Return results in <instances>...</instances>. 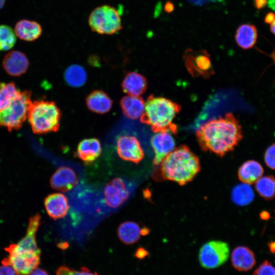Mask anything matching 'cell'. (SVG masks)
<instances>
[{
	"instance_id": "cell-1",
	"label": "cell",
	"mask_w": 275,
	"mask_h": 275,
	"mask_svg": "<svg viewBox=\"0 0 275 275\" xmlns=\"http://www.w3.org/2000/svg\"><path fill=\"white\" fill-rule=\"evenodd\" d=\"M196 134L203 150L219 156L232 151L243 137L239 121L230 113L208 121L200 127Z\"/></svg>"
},
{
	"instance_id": "cell-2",
	"label": "cell",
	"mask_w": 275,
	"mask_h": 275,
	"mask_svg": "<svg viewBox=\"0 0 275 275\" xmlns=\"http://www.w3.org/2000/svg\"><path fill=\"white\" fill-rule=\"evenodd\" d=\"M40 221L39 213L32 216L24 237L17 243L5 248L9 255L4 259L2 264L12 266L18 275H29L40 264L41 250L38 246L36 235Z\"/></svg>"
},
{
	"instance_id": "cell-3",
	"label": "cell",
	"mask_w": 275,
	"mask_h": 275,
	"mask_svg": "<svg viewBox=\"0 0 275 275\" xmlns=\"http://www.w3.org/2000/svg\"><path fill=\"white\" fill-rule=\"evenodd\" d=\"M160 164L162 177L181 185L190 181L200 169L198 157L185 145L175 149Z\"/></svg>"
},
{
	"instance_id": "cell-4",
	"label": "cell",
	"mask_w": 275,
	"mask_h": 275,
	"mask_svg": "<svg viewBox=\"0 0 275 275\" xmlns=\"http://www.w3.org/2000/svg\"><path fill=\"white\" fill-rule=\"evenodd\" d=\"M181 108L179 104L169 99L150 95L145 103L140 120L150 126L155 133L168 131L176 134L177 127L173 121Z\"/></svg>"
},
{
	"instance_id": "cell-5",
	"label": "cell",
	"mask_w": 275,
	"mask_h": 275,
	"mask_svg": "<svg viewBox=\"0 0 275 275\" xmlns=\"http://www.w3.org/2000/svg\"><path fill=\"white\" fill-rule=\"evenodd\" d=\"M61 117L60 109L54 102L42 100L32 102L28 114L32 131L37 134L57 131Z\"/></svg>"
},
{
	"instance_id": "cell-6",
	"label": "cell",
	"mask_w": 275,
	"mask_h": 275,
	"mask_svg": "<svg viewBox=\"0 0 275 275\" xmlns=\"http://www.w3.org/2000/svg\"><path fill=\"white\" fill-rule=\"evenodd\" d=\"M88 23L93 32L101 35L115 34L122 28L120 12L108 5L95 8L89 15Z\"/></svg>"
},
{
	"instance_id": "cell-7",
	"label": "cell",
	"mask_w": 275,
	"mask_h": 275,
	"mask_svg": "<svg viewBox=\"0 0 275 275\" xmlns=\"http://www.w3.org/2000/svg\"><path fill=\"white\" fill-rule=\"evenodd\" d=\"M32 102L30 91L21 92L7 108L0 112V127H5L9 131L19 129L28 118Z\"/></svg>"
},
{
	"instance_id": "cell-8",
	"label": "cell",
	"mask_w": 275,
	"mask_h": 275,
	"mask_svg": "<svg viewBox=\"0 0 275 275\" xmlns=\"http://www.w3.org/2000/svg\"><path fill=\"white\" fill-rule=\"evenodd\" d=\"M230 255L229 244L219 240H211L204 244L198 255L201 266L206 269H213L224 264Z\"/></svg>"
},
{
	"instance_id": "cell-9",
	"label": "cell",
	"mask_w": 275,
	"mask_h": 275,
	"mask_svg": "<svg viewBox=\"0 0 275 275\" xmlns=\"http://www.w3.org/2000/svg\"><path fill=\"white\" fill-rule=\"evenodd\" d=\"M183 59L187 70L193 76L208 77L214 73L210 56L205 50L188 49Z\"/></svg>"
},
{
	"instance_id": "cell-10",
	"label": "cell",
	"mask_w": 275,
	"mask_h": 275,
	"mask_svg": "<svg viewBox=\"0 0 275 275\" xmlns=\"http://www.w3.org/2000/svg\"><path fill=\"white\" fill-rule=\"evenodd\" d=\"M117 150L119 157L135 163L144 157L143 149L138 140L133 136L122 135L117 141Z\"/></svg>"
},
{
	"instance_id": "cell-11",
	"label": "cell",
	"mask_w": 275,
	"mask_h": 275,
	"mask_svg": "<svg viewBox=\"0 0 275 275\" xmlns=\"http://www.w3.org/2000/svg\"><path fill=\"white\" fill-rule=\"evenodd\" d=\"M106 204L111 208L120 207L129 198V191L123 179L115 178L107 183L103 189Z\"/></svg>"
},
{
	"instance_id": "cell-12",
	"label": "cell",
	"mask_w": 275,
	"mask_h": 275,
	"mask_svg": "<svg viewBox=\"0 0 275 275\" xmlns=\"http://www.w3.org/2000/svg\"><path fill=\"white\" fill-rule=\"evenodd\" d=\"M172 134L168 131H160L152 137L151 145L155 154V164H160L175 149L176 143Z\"/></svg>"
},
{
	"instance_id": "cell-13",
	"label": "cell",
	"mask_w": 275,
	"mask_h": 275,
	"mask_svg": "<svg viewBox=\"0 0 275 275\" xmlns=\"http://www.w3.org/2000/svg\"><path fill=\"white\" fill-rule=\"evenodd\" d=\"M29 61L21 51L13 50L7 53L3 60V66L6 72L13 76H20L25 73L29 67Z\"/></svg>"
},
{
	"instance_id": "cell-14",
	"label": "cell",
	"mask_w": 275,
	"mask_h": 275,
	"mask_svg": "<svg viewBox=\"0 0 275 275\" xmlns=\"http://www.w3.org/2000/svg\"><path fill=\"white\" fill-rule=\"evenodd\" d=\"M78 183L74 171L67 167L59 168L52 175L50 184L53 189L63 192L70 190Z\"/></svg>"
},
{
	"instance_id": "cell-15",
	"label": "cell",
	"mask_w": 275,
	"mask_h": 275,
	"mask_svg": "<svg viewBox=\"0 0 275 275\" xmlns=\"http://www.w3.org/2000/svg\"><path fill=\"white\" fill-rule=\"evenodd\" d=\"M231 261L234 268L239 271L251 270L256 264L254 252L245 246H238L232 252Z\"/></svg>"
},
{
	"instance_id": "cell-16",
	"label": "cell",
	"mask_w": 275,
	"mask_h": 275,
	"mask_svg": "<svg viewBox=\"0 0 275 275\" xmlns=\"http://www.w3.org/2000/svg\"><path fill=\"white\" fill-rule=\"evenodd\" d=\"M44 205L48 215L54 219L64 217L69 209L68 199L61 193L48 195L45 199Z\"/></svg>"
},
{
	"instance_id": "cell-17",
	"label": "cell",
	"mask_w": 275,
	"mask_h": 275,
	"mask_svg": "<svg viewBox=\"0 0 275 275\" xmlns=\"http://www.w3.org/2000/svg\"><path fill=\"white\" fill-rule=\"evenodd\" d=\"M147 228H141L139 225L132 221L125 222L120 224L117 230L119 239L126 244L137 242L142 235L148 233Z\"/></svg>"
},
{
	"instance_id": "cell-18",
	"label": "cell",
	"mask_w": 275,
	"mask_h": 275,
	"mask_svg": "<svg viewBox=\"0 0 275 275\" xmlns=\"http://www.w3.org/2000/svg\"><path fill=\"white\" fill-rule=\"evenodd\" d=\"M77 156L86 163H92L96 160L101 153L100 141L95 138L86 139L78 145Z\"/></svg>"
},
{
	"instance_id": "cell-19",
	"label": "cell",
	"mask_w": 275,
	"mask_h": 275,
	"mask_svg": "<svg viewBox=\"0 0 275 275\" xmlns=\"http://www.w3.org/2000/svg\"><path fill=\"white\" fill-rule=\"evenodd\" d=\"M147 85L145 76L136 72H130L123 79L122 87L123 91L128 95L140 96L145 93Z\"/></svg>"
},
{
	"instance_id": "cell-20",
	"label": "cell",
	"mask_w": 275,
	"mask_h": 275,
	"mask_svg": "<svg viewBox=\"0 0 275 275\" xmlns=\"http://www.w3.org/2000/svg\"><path fill=\"white\" fill-rule=\"evenodd\" d=\"M15 32L21 40L33 41L41 36L42 28L40 24L36 21L22 19L16 23Z\"/></svg>"
},
{
	"instance_id": "cell-21",
	"label": "cell",
	"mask_w": 275,
	"mask_h": 275,
	"mask_svg": "<svg viewBox=\"0 0 275 275\" xmlns=\"http://www.w3.org/2000/svg\"><path fill=\"white\" fill-rule=\"evenodd\" d=\"M86 104L91 111L98 114H104L110 111L113 101L105 92L95 90L86 98Z\"/></svg>"
},
{
	"instance_id": "cell-22",
	"label": "cell",
	"mask_w": 275,
	"mask_h": 275,
	"mask_svg": "<svg viewBox=\"0 0 275 275\" xmlns=\"http://www.w3.org/2000/svg\"><path fill=\"white\" fill-rule=\"evenodd\" d=\"M258 38L256 27L251 24L240 25L236 30L235 39L237 44L242 49L252 48L256 44Z\"/></svg>"
},
{
	"instance_id": "cell-23",
	"label": "cell",
	"mask_w": 275,
	"mask_h": 275,
	"mask_svg": "<svg viewBox=\"0 0 275 275\" xmlns=\"http://www.w3.org/2000/svg\"><path fill=\"white\" fill-rule=\"evenodd\" d=\"M263 172V167L259 162L249 160L243 162L239 168L238 177L242 182L251 184L261 178Z\"/></svg>"
},
{
	"instance_id": "cell-24",
	"label": "cell",
	"mask_w": 275,
	"mask_h": 275,
	"mask_svg": "<svg viewBox=\"0 0 275 275\" xmlns=\"http://www.w3.org/2000/svg\"><path fill=\"white\" fill-rule=\"evenodd\" d=\"M123 114L128 118H140L145 111V102L140 96L126 95L120 101Z\"/></svg>"
},
{
	"instance_id": "cell-25",
	"label": "cell",
	"mask_w": 275,
	"mask_h": 275,
	"mask_svg": "<svg viewBox=\"0 0 275 275\" xmlns=\"http://www.w3.org/2000/svg\"><path fill=\"white\" fill-rule=\"evenodd\" d=\"M231 198L236 205L244 206L252 202L254 199V193L250 184L242 182L233 187Z\"/></svg>"
},
{
	"instance_id": "cell-26",
	"label": "cell",
	"mask_w": 275,
	"mask_h": 275,
	"mask_svg": "<svg viewBox=\"0 0 275 275\" xmlns=\"http://www.w3.org/2000/svg\"><path fill=\"white\" fill-rule=\"evenodd\" d=\"M64 78L69 86L78 88L86 83L87 74L82 66L78 65H72L66 69Z\"/></svg>"
},
{
	"instance_id": "cell-27",
	"label": "cell",
	"mask_w": 275,
	"mask_h": 275,
	"mask_svg": "<svg viewBox=\"0 0 275 275\" xmlns=\"http://www.w3.org/2000/svg\"><path fill=\"white\" fill-rule=\"evenodd\" d=\"M255 187L261 197L266 200H272L275 197V177L262 176L255 182Z\"/></svg>"
},
{
	"instance_id": "cell-28",
	"label": "cell",
	"mask_w": 275,
	"mask_h": 275,
	"mask_svg": "<svg viewBox=\"0 0 275 275\" xmlns=\"http://www.w3.org/2000/svg\"><path fill=\"white\" fill-rule=\"evenodd\" d=\"M21 92L13 82L0 83V112L7 108Z\"/></svg>"
},
{
	"instance_id": "cell-29",
	"label": "cell",
	"mask_w": 275,
	"mask_h": 275,
	"mask_svg": "<svg viewBox=\"0 0 275 275\" xmlns=\"http://www.w3.org/2000/svg\"><path fill=\"white\" fill-rule=\"evenodd\" d=\"M16 42V37L13 29L7 25H0V50L11 49Z\"/></svg>"
},
{
	"instance_id": "cell-30",
	"label": "cell",
	"mask_w": 275,
	"mask_h": 275,
	"mask_svg": "<svg viewBox=\"0 0 275 275\" xmlns=\"http://www.w3.org/2000/svg\"><path fill=\"white\" fill-rule=\"evenodd\" d=\"M56 273V275H99L96 272L91 271L87 267L82 266L77 270L66 265L60 266Z\"/></svg>"
},
{
	"instance_id": "cell-31",
	"label": "cell",
	"mask_w": 275,
	"mask_h": 275,
	"mask_svg": "<svg viewBox=\"0 0 275 275\" xmlns=\"http://www.w3.org/2000/svg\"><path fill=\"white\" fill-rule=\"evenodd\" d=\"M253 275H275V266L268 260H264L254 270Z\"/></svg>"
},
{
	"instance_id": "cell-32",
	"label": "cell",
	"mask_w": 275,
	"mask_h": 275,
	"mask_svg": "<svg viewBox=\"0 0 275 275\" xmlns=\"http://www.w3.org/2000/svg\"><path fill=\"white\" fill-rule=\"evenodd\" d=\"M264 158L266 166L271 169L275 170V143L266 149Z\"/></svg>"
},
{
	"instance_id": "cell-33",
	"label": "cell",
	"mask_w": 275,
	"mask_h": 275,
	"mask_svg": "<svg viewBox=\"0 0 275 275\" xmlns=\"http://www.w3.org/2000/svg\"><path fill=\"white\" fill-rule=\"evenodd\" d=\"M0 275H18L12 266L8 264L0 266Z\"/></svg>"
},
{
	"instance_id": "cell-34",
	"label": "cell",
	"mask_w": 275,
	"mask_h": 275,
	"mask_svg": "<svg viewBox=\"0 0 275 275\" xmlns=\"http://www.w3.org/2000/svg\"><path fill=\"white\" fill-rule=\"evenodd\" d=\"M267 3V0H254V6L257 10H261L264 8Z\"/></svg>"
},
{
	"instance_id": "cell-35",
	"label": "cell",
	"mask_w": 275,
	"mask_h": 275,
	"mask_svg": "<svg viewBox=\"0 0 275 275\" xmlns=\"http://www.w3.org/2000/svg\"><path fill=\"white\" fill-rule=\"evenodd\" d=\"M264 20L265 23L271 24L275 20V14L273 12H268L266 14Z\"/></svg>"
},
{
	"instance_id": "cell-36",
	"label": "cell",
	"mask_w": 275,
	"mask_h": 275,
	"mask_svg": "<svg viewBox=\"0 0 275 275\" xmlns=\"http://www.w3.org/2000/svg\"><path fill=\"white\" fill-rule=\"evenodd\" d=\"M175 8L174 3L170 1H167L164 5V10L168 13L172 12Z\"/></svg>"
},
{
	"instance_id": "cell-37",
	"label": "cell",
	"mask_w": 275,
	"mask_h": 275,
	"mask_svg": "<svg viewBox=\"0 0 275 275\" xmlns=\"http://www.w3.org/2000/svg\"><path fill=\"white\" fill-rule=\"evenodd\" d=\"M148 254L146 250L143 248H139L135 253V256L140 259H143L145 258Z\"/></svg>"
},
{
	"instance_id": "cell-38",
	"label": "cell",
	"mask_w": 275,
	"mask_h": 275,
	"mask_svg": "<svg viewBox=\"0 0 275 275\" xmlns=\"http://www.w3.org/2000/svg\"><path fill=\"white\" fill-rule=\"evenodd\" d=\"M29 275H49L46 270L41 268H36L34 269Z\"/></svg>"
},
{
	"instance_id": "cell-39",
	"label": "cell",
	"mask_w": 275,
	"mask_h": 275,
	"mask_svg": "<svg viewBox=\"0 0 275 275\" xmlns=\"http://www.w3.org/2000/svg\"><path fill=\"white\" fill-rule=\"evenodd\" d=\"M190 3L195 6H200L205 4L208 0H187Z\"/></svg>"
},
{
	"instance_id": "cell-40",
	"label": "cell",
	"mask_w": 275,
	"mask_h": 275,
	"mask_svg": "<svg viewBox=\"0 0 275 275\" xmlns=\"http://www.w3.org/2000/svg\"><path fill=\"white\" fill-rule=\"evenodd\" d=\"M260 217L261 219L266 221L270 218V215L269 212L264 210L260 212Z\"/></svg>"
},
{
	"instance_id": "cell-41",
	"label": "cell",
	"mask_w": 275,
	"mask_h": 275,
	"mask_svg": "<svg viewBox=\"0 0 275 275\" xmlns=\"http://www.w3.org/2000/svg\"><path fill=\"white\" fill-rule=\"evenodd\" d=\"M269 251L273 254H275V240L271 241L268 243Z\"/></svg>"
},
{
	"instance_id": "cell-42",
	"label": "cell",
	"mask_w": 275,
	"mask_h": 275,
	"mask_svg": "<svg viewBox=\"0 0 275 275\" xmlns=\"http://www.w3.org/2000/svg\"><path fill=\"white\" fill-rule=\"evenodd\" d=\"M270 30L271 32L275 35V20L271 24Z\"/></svg>"
},
{
	"instance_id": "cell-43",
	"label": "cell",
	"mask_w": 275,
	"mask_h": 275,
	"mask_svg": "<svg viewBox=\"0 0 275 275\" xmlns=\"http://www.w3.org/2000/svg\"><path fill=\"white\" fill-rule=\"evenodd\" d=\"M268 7L275 12V2L267 3Z\"/></svg>"
},
{
	"instance_id": "cell-44",
	"label": "cell",
	"mask_w": 275,
	"mask_h": 275,
	"mask_svg": "<svg viewBox=\"0 0 275 275\" xmlns=\"http://www.w3.org/2000/svg\"><path fill=\"white\" fill-rule=\"evenodd\" d=\"M6 0H0V9H2L5 5Z\"/></svg>"
},
{
	"instance_id": "cell-45",
	"label": "cell",
	"mask_w": 275,
	"mask_h": 275,
	"mask_svg": "<svg viewBox=\"0 0 275 275\" xmlns=\"http://www.w3.org/2000/svg\"><path fill=\"white\" fill-rule=\"evenodd\" d=\"M271 57L273 59L274 62H275V51H274L271 54Z\"/></svg>"
},
{
	"instance_id": "cell-46",
	"label": "cell",
	"mask_w": 275,
	"mask_h": 275,
	"mask_svg": "<svg viewBox=\"0 0 275 275\" xmlns=\"http://www.w3.org/2000/svg\"><path fill=\"white\" fill-rule=\"evenodd\" d=\"M224 0H208V1H210L213 3H216V2H221Z\"/></svg>"
},
{
	"instance_id": "cell-47",
	"label": "cell",
	"mask_w": 275,
	"mask_h": 275,
	"mask_svg": "<svg viewBox=\"0 0 275 275\" xmlns=\"http://www.w3.org/2000/svg\"><path fill=\"white\" fill-rule=\"evenodd\" d=\"M273 2H275V0H268L267 3Z\"/></svg>"
},
{
	"instance_id": "cell-48",
	"label": "cell",
	"mask_w": 275,
	"mask_h": 275,
	"mask_svg": "<svg viewBox=\"0 0 275 275\" xmlns=\"http://www.w3.org/2000/svg\"><path fill=\"white\" fill-rule=\"evenodd\" d=\"M274 212H275V211H274Z\"/></svg>"
}]
</instances>
